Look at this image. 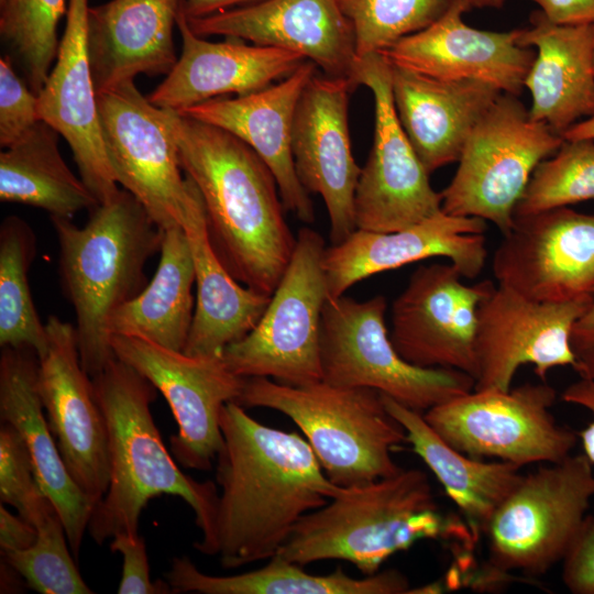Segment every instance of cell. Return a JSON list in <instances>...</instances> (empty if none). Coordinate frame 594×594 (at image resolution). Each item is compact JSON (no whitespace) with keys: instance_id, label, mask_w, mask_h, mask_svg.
I'll return each instance as SVG.
<instances>
[{"instance_id":"6da1fadb","label":"cell","mask_w":594,"mask_h":594,"mask_svg":"<svg viewBox=\"0 0 594 594\" xmlns=\"http://www.w3.org/2000/svg\"><path fill=\"white\" fill-rule=\"evenodd\" d=\"M219 487L210 534L194 543L234 569L276 556L308 513L339 491L299 433L263 425L235 402L220 415Z\"/></svg>"},{"instance_id":"7a4b0ae2","label":"cell","mask_w":594,"mask_h":594,"mask_svg":"<svg viewBox=\"0 0 594 594\" xmlns=\"http://www.w3.org/2000/svg\"><path fill=\"white\" fill-rule=\"evenodd\" d=\"M166 113L217 255L238 282L272 296L296 245L272 170L230 132L177 111Z\"/></svg>"},{"instance_id":"3957f363","label":"cell","mask_w":594,"mask_h":594,"mask_svg":"<svg viewBox=\"0 0 594 594\" xmlns=\"http://www.w3.org/2000/svg\"><path fill=\"white\" fill-rule=\"evenodd\" d=\"M108 431L110 479L94 506L88 534L102 546L119 534L138 535L147 503L160 495L184 499L195 513L202 537L212 528L218 490L212 481L184 474L166 449L151 413L158 392L136 370L117 356L91 377Z\"/></svg>"},{"instance_id":"277c9868","label":"cell","mask_w":594,"mask_h":594,"mask_svg":"<svg viewBox=\"0 0 594 594\" xmlns=\"http://www.w3.org/2000/svg\"><path fill=\"white\" fill-rule=\"evenodd\" d=\"M50 218L59 246L62 288L75 311L80 362L94 377L116 358L110 319L148 283L145 265L160 253L163 230L124 189L89 211L84 227Z\"/></svg>"},{"instance_id":"5b68a950","label":"cell","mask_w":594,"mask_h":594,"mask_svg":"<svg viewBox=\"0 0 594 594\" xmlns=\"http://www.w3.org/2000/svg\"><path fill=\"white\" fill-rule=\"evenodd\" d=\"M454 529L439 513L427 474L402 469L349 487L305 515L276 556L305 566L343 560L372 575L396 552L417 541L449 537Z\"/></svg>"},{"instance_id":"8992f818","label":"cell","mask_w":594,"mask_h":594,"mask_svg":"<svg viewBox=\"0 0 594 594\" xmlns=\"http://www.w3.org/2000/svg\"><path fill=\"white\" fill-rule=\"evenodd\" d=\"M238 404L282 413L302 431L328 479L349 487L396 474L393 458L407 443L381 393L324 381L290 386L266 377L244 378Z\"/></svg>"},{"instance_id":"52a82bcc","label":"cell","mask_w":594,"mask_h":594,"mask_svg":"<svg viewBox=\"0 0 594 594\" xmlns=\"http://www.w3.org/2000/svg\"><path fill=\"white\" fill-rule=\"evenodd\" d=\"M594 498V470L583 453L522 474L490 518L482 578L502 583L536 578L562 562Z\"/></svg>"},{"instance_id":"ba28073f","label":"cell","mask_w":594,"mask_h":594,"mask_svg":"<svg viewBox=\"0 0 594 594\" xmlns=\"http://www.w3.org/2000/svg\"><path fill=\"white\" fill-rule=\"evenodd\" d=\"M382 295L355 300L328 298L321 317L322 381L342 387H366L405 407L426 413L474 389L475 380L451 369L416 366L394 348L385 322Z\"/></svg>"},{"instance_id":"9c48e42d","label":"cell","mask_w":594,"mask_h":594,"mask_svg":"<svg viewBox=\"0 0 594 594\" xmlns=\"http://www.w3.org/2000/svg\"><path fill=\"white\" fill-rule=\"evenodd\" d=\"M563 142L530 118L518 96L502 92L469 135L458 169L441 191L442 211L490 221L507 233L535 168Z\"/></svg>"},{"instance_id":"30bf717a","label":"cell","mask_w":594,"mask_h":594,"mask_svg":"<svg viewBox=\"0 0 594 594\" xmlns=\"http://www.w3.org/2000/svg\"><path fill=\"white\" fill-rule=\"evenodd\" d=\"M323 238L304 227L290 261L256 326L227 346L222 360L238 376L290 386L322 380L320 333L328 299Z\"/></svg>"},{"instance_id":"8fae6325","label":"cell","mask_w":594,"mask_h":594,"mask_svg":"<svg viewBox=\"0 0 594 594\" xmlns=\"http://www.w3.org/2000/svg\"><path fill=\"white\" fill-rule=\"evenodd\" d=\"M557 391L546 381L508 391L473 389L424 413L429 426L470 457L519 466L556 463L571 455L578 432L551 413Z\"/></svg>"},{"instance_id":"7c38bea8","label":"cell","mask_w":594,"mask_h":594,"mask_svg":"<svg viewBox=\"0 0 594 594\" xmlns=\"http://www.w3.org/2000/svg\"><path fill=\"white\" fill-rule=\"evenodd\" d=\"M107 156L119 185L162 229L183 227L199 193L180 166L165 109L134 81L97 96Z\"/></svg>"},{"instance_id":"4fadbf2b","label":"cell","mask_w":594,"mask_h":594,"mask_svg":"<svg viewBox=\"0 0 594 594\" xmlns=\"http://www.w3.org/2000/svg\"><path fill=\"white\" fill-rule=\"evenodd\" d=\"M352 81L374 98V139L354 195L356 229L393 232L442 210L437 193L405 131L393 101L391 65L381 54L358 58Z\"/></svg>"},{"instance_id":"5bb4252c","label":"cell","mask_w":594,"mask_h":594,"mask_svg":"<svg viewBox=\"0 0 594 594\" xmlns=\"http://www.w3.org/2000/svg\"><path fill=\"white\" fill-rule=\"evenodd\" d=\"M114 355L148 380L166 399L177 424L170 437L176 462L191 470H211L223 443L220 415L237 402L244 378L222 358L191 356L138 337L112 336Z\"/></svg>"},{"instance_id":"9a60e30c","label":"cell","mask_w":594,"mask_h":594,"mask_svg":"<svg viewBox=\"0 0 594 594\" xmlns=\"http://www.w3.org/2000/svg\"><path fill=\"white\" fill-rule=\"evenodd\" d=\"M593 298L538 301L493 283L477 307L474 389L508 391L525 364L534 366L540 381L552 369H573L572 327Z\"/></svg>"},{"instance_id":"2e32d148","label":"cell","mask_w":594,"mask_h":594,"mask_svg":"<svg viewBox=\"0 0 594 594\" xmlns=\"http://www.w3.org/2000/svg\"><path fill=\"white\" fill-rule=\"evenodd\" d=\"M452 263L420 265L392 305L391 341L407 362L474 380L477 307L492 280L465 285Z\"/></svg>"},{"instance_id":"e0dca14e","label":"cell","mask_w":594,"mask_h":594,"mask_svg":"<svg viewBox=\"0 0 594 594\" xmlns=\"http://www.w3.org/2000/svg\"><path fill=\"white\" fill-rule=\"evenodd\" d=\"M492 270L497 284L538 301L594 295V215L558 207L515 217Z\"/></svg>"},{"instance_id":"ac0fdd59","label":"cell","mask_w":594,"mask_h":594,"mask_svg":"<svg viewBox=\"0 0 594 594\" xmlns=\"http://www.w3.org/2000/svg\"><path fill=\"white\" fill-rule=\"evenodd\" d=\"M45 326L48 344L38 359L40 398L69 474L95 506L110 479L106 420L80 362L75 327L56 316Z\"/></svg>"},{"instance_id":"d6986e66","label":"cell","mask_w":594,"mask_h":594,"mask_svg":"<svg viewBox=\"0 0 594 594\" xmlns=\"http://www.w3.org/2000/svg\"><path fill=\"white\" fill-rule=\"evenodd\" d=\"M349 78L318 75L306 85L295 113L292 151L304 188L319 195L329 217L332 244L356 230L354 195L361 167L354 161L349 130Z\"/></svg>"},{"instance_id":"ffe728a7","label":"cell","mask_w":594,"mask_h":594,"mask_svg":"<svg viewBox=\"0 0 594 594\" xmlns=\"http://www.w3.org/2000/svg\"><path fill=\"white\" fill-rule=\"evenodd\" d=\"M486 221L440 211L393 232L356 229L326 248L322 266L328 298H336L374 274L429 257H446L465 278L477 277L486 263Z\"/></svg>"},{"instance_id":"44dd1931","label":"cell","mask_w":594,"mask_h":594,"mask_svg":"<svg viewBox=\"0 0 594 594\" xmlns=\"http://www.w3.org/2000/svg\"><path fill=\"white\" fill-rule=\"evenodd\" d=\"M187 22L198 36L237 37L292 51L323 75L352 80L355 37L338 0H262Z\"/></svg>"},{"instance_id":"7402d4cb","label":"cell","mask_w":594,"mask_h":594,"mask_svg":"<svg viewBox=\"0 0 594 594\" xmlns=\"http://www.w3.org/2000/svg\"><path fill=\"white\" fill-rule=\"evenodd\" d=\"M66 25L48 77L38 92L40 119L68 143L79 177L99 204L119 191L101 132L87 45L88 0H69Z\"/></svg>"},{"instance_id":"603a6c76","label":"cell","mask_w":594,"mask_h":594,"mask_svg":"<svg viewBox=\"0 0 594 594\" xmlns=\"http://www.w3.org/2000/svg\"><path fill=\"white\" fill-rule=\"evenodd\" d=\"M468 8L452 1L427 28L381 54L388 63L444 80H477L518 96L536 51L518 43L520 30L495 32L465 24Z\"/></svg>"},{"instance_id":"cb8c5ba5","label":"cell","mask_w":594,"mask_h":594,"mask_svg":"<svg viewBox=\"0 0 594 594\" xmlns=\"http://www.w3.org/2000/svg\"><path fill=\"white\" fill-rule=\"evenodd\" d=\"M316 73L317 66L306 61L264 89L210 99L178 111L223 129L248 144L272 170L285 210L305 223L315 221V207L296 174L292 141L299 98Z\"/></svg>"},{"instance_id":"d4e9b609","label":"cell","mask_w":594,"mask_h":594,"mask_svg":"<svg viewBox=\"0 0 594 594\" xmlns=\"http://www.w3.org/2000/svg\"><path fill=\"white\" fill-rule=\"evenodd\" d=\"M182 53L165 79L150 94L154 106L183 111L228 94L248 95L294 73L307 59L295 52L237 37L211 42L195 34L180 9Z\"/></svg>"},{"instance_id":"484cf974","label":"cell","mask_w":594,"mask_h":594,"mask_svg":"<svg viewBox=\"0 0 594 594\" xmlns=\"http://www.w3.org/2000/svg\"><path fill=\"white\" fill-rule=\"evenodd\" d=\"M183 1L110 0L89 7L87 45L97 95L140 74H169L178 58L173 34Z\"/></svg>"},{"instance_id":"4316f807","label":"cell","mask_w":594,"mask_h":594,"mask_svg":"<svg viewBox=\"0 0 594 594\" xmlns=\"http://www.w3.org/2000/svg\"><path fill=\"white\" fill-rule=\"evenodd\" d=\"M0 419L23 438L35 477L55 506L77 560L94 505L69 474L37 389L38 356L29 348H1Z\"/></svg>"},{"instance_id":"83f0119b","label":"cell","mask_w":594,"mask_h":594,"mask_svg":"<svg viewBox=\"0 0 594 594\" xmlns=\"http://www.w3.org/2000/svg\"><path fill=\"white\" fill-rule=\"evenodd\" d=\"M389 65L399 123L426 170L458 162L473 128L502 91L477 80H444Z\"/></svg>"},{"instance_id":"f1b7e54d","label":"cell","mask_w":594,"mask_h":594,"mask_svg":"<svg viewBox=\"0 0 594 594\" xmlns=\"http://www.w3.org/2000/svg\"><path fill=\"white\" fill-rule=\"evenodd\" d=\"M518 43L536 48L524 84L532 99V120L563 136L594 116L592 24H558L540 10L532 14L531 26L520 30Z\"/></svg>"},{"instance_id":"f546056e","label":"cell","mask_w":594,"mask_h":594,"mask_svg":"<svg viewBox=\"0 0 594 594\" xmlns=\"http://www.w3.org/2000/svg\"><path fill=\"white\" fill-rule=\"evenodd\" d=\"M190 246L197 288L194 318L184 353L221 358L260 321L271 296L238 282L210 242L204 205L198 200L183 226Z\"/></svg>"},{"instance_id":"4dcf8cb0","label":"cell","mask_w":594,"mask_h":594,"mask_svg":"<svg viewBox=\"0 0 594 594\" xmlns=\"http://www.w3.org/2000/svg\"><path fill=\"white\" fill-rule=\"evenodd\" d=\"M382 399L388 413L404 428L411 450L437 477L473 534H484L497 506L522 476L521 466L464 454L448 444L429 426L422 413L385 395Z\"/></svg>"},{"instance_id":"1f68e13d","label":"cell","mask_w":594,"mask_h":594,"mask_svg":"<svg viewBox=\"0 0 594 594\" xmlns=\"http://www.w3.org/2000/svg\"><path fill=\"white\" fill-rule=\"evenodd\" d=\"M194 285V261L184 228L163 230L156 272L135 297L114 311L109 322L111 337H138L183 352L195 311Z\"/></svg>"},{"instance_id":"d6a6232c","label":"cell","mask_w":594,"mask_h":594,"mask_svg":"<svg viewBox=\"0 0 594 594\" xmlns=\"http://www.w3.org/2000/svg\"><path fill=\"white\" fill-rule=\"evenodd\" d=\"M173 593L200 594H411L409 581L397 570L356 579L341 566L314 575L304 566L274 556L256 570L234 575H209L187 557H175L165 574Z\"/></svg>"},{"instance_id":"836d02e7","label":"cell","mask_w":594,"mask_h":594,"mask_svg":"<svg viewBox=\"0 0 594 594\" xmlns=\"http://www.w3.org/2000/svg\"><path fill=\"white\" fill-rule=\"evenodd\" d=\"M58 133L37 122L0 154V200L45 210L50 217L72 219L99 205L80 177L63 160Z\"/></svg>"},{"instance_id":"e575fe53","label":"cell","mask_w":594,"mask_h":594,"mask_svg":"<svg viewBox=\"0 0 594 594\" xmlns=\"http://www.w3.org/2000/svg\"><path fill=\"white\" fill-rule=\"evenodd\" d=\"M32 228L9 216L0 226V345L47 351V331L30 290L28 273L36 252Z\"/></svg>"},{"instance_id":"d590c367","label":"cell","mask_w":594,"mask_h":594,"mask_svg":"<svg viewBox=\"0 0 594 594\" xmlns=\"http://www.w3.org/2000/svg\"><path fill=\"white\" fill-rule=\"evenodd\" d=\"M66 0H0V34L23 64L28 85L38 95L55 63L58 24Z\"/></svg>"},{"instance_id":"8d00e7d4","label":"cell","mask_w":594,"mask_h":594,"mask_svg":"<svg viewBox=\"0 0 594 594\" xmlns=\"http://www.w3.org/2000/svg\"><path fill=\"white\" fill-rule=\"evenodd\" d=\"M594 199V140L561 144L535 168L515 208V217Z\"/></svg>"},{"instance_id":"74e56055","label":"cell","mask_w":594,"mask_h":594,"mask_svg":"<svg viewBox=\"0 0 594 594\" xmlns=\"http://www.w3.org/2000/svg\"><path fill=\"white\" fill-rule=\"evenodd\" d=\"M35 542L23 550L1 551V558L41 594H91L69 553L64 524L53 506L34 525Z\"/></svg>"},{"instance_id":"f35d334b","label":"cell","mask_w":594,"mask_h":594,"mask_svg":"<svg viewBox=\"0 0 594 594\" xmlns=\"http://www.w3.org/2000/svg\"><path fill=\"white\" fill-rule=\"evenodd\" d=\"M350 20L358 58L382 53L436 21L452 0H338Z\"/></svg>"},{"instance_id":"ab89813d","label":"cell","mask_w":594,"mask_h":594,"mask_svg":"<svg viewBox=\"0 0 594 594\" xmlns=\"http://www.w3.org/2000/svg\"><path fill=\"white\" fill-rule=\"evenodd\" d=\"M0 501L34 526L53 506L35 477L32 458L19 431L8 422L0 427Z\"/></svg>"},{"instance_id":"60d3db41","label":"cell","mask_w":594,"mask_h":594,"mask_svg":"<svg viewBox=\"0 0 594 594\" xmlns=\"http://www.w3.org/2000/svg\"><path fill=\"white\" fill-rule=\"evenodd\" d=\"M42 121L38 96L18 76L9 56L0 59V145L11 146Z\"/></svg>"},{"instance_id":"b9f144b4","label":"cell","mask_w":594,"mask_h":594,"mask_svg":"<svg viewBox=\"0 0 594 594\" xmlns=\"http://www.w3.org/2000/svg\"><path fill=\"white\" fill-rule=\"evenodd\" d=\"M110 549L112 552L121 553L123 558L122 576L118 586L119 594L173 593L166 581H156L155 583L151 581L145 541L139 534L114 536L110 541Z\"/></svg>"},{"instance_id":"7bdbcfd3","label":"cell","mask_w":594,"mask_h":594,"mask_svg":"<svg viewBox=\"0 0 594 594\" xmlns=\"http://www.w3.org/2000/svg\"><path fill=\"white\" fill-rule=\"evenodd\" d=\"M562 581L573 594H594V516H587L562 560Z\"/></svg>"},{"instance_id":"ee69618b","label":"cell","mask_w":594,"mask_h":594,"mask_svg":"<svg viewBox=\"0 0 594 594\" xmlns=\"http://www.w3.org/2000/svg\"><path fill=\"white\" fill-rule=\"evenodd\" d=\"M570 344L575 358L573 370L580 378L594 380V298L574 322Z\"/></svg>"},{"instance_id":"f6af8a7d","label":"cell","mask_w":594,"mask_h":594,"mask_svg":"<svg viewBox=\"0 0 594 594\" xmlns=\"http://www.w3.org/2000/svg\"><path fill=\"white\" fill-rule=\"evenodd\" d=\"M561 399L568 404L581 406L592 414V420L585 428L578 431L582 453L594 466V380L580 378L570 384L561 394Z\"/></svg>"},{"instance_id":"bcb514c9","label":"cell","mask_w":594,"mask_h":594,"mask_svg":"<svg viewBox=\"0 0 594 594\" xmlns=\"http://www.w3.org/2000/svg\"><path fill=\"white\" fill-rule=\"evenodd\" d=\"M540 10L558 24H594V0H538Z\"/></svg>"},{"instance_id":"7dc6e473","label":"cell","mask_w":594,"mask_h":594,"mask_svg":"<svg viewBox=\"0 0 594 594\" xmlns=\"http://www.w3.org/2000/svg\"><path fill=\"white\" fill-rule=\"evenodd\" d=\"M36 528L29 521L11 514L4 504L0 503V550H23L30 548L36 540Z\"/></svg>"},{"instance_id":"c3c4849f","label":"cell","mask_w":594,"mask_h":594,"mask_svg":"<svg viewBox=\"0 0 594 594\" xmlns=\"http://www.w3.org/2000/svg\"><path fill=\"white\" fill-rule=\"evenodd\" d=\"M258 1L262 0H184L182 9L187 18H201Z\"/></svg>"},{"instance_id":"681fc988","label":"cell","mask_w":594,"mask_h":594,"mask_svg":"<svg viewBox=\"0 0 594 594\" xmlns=\"http://www.w3.org/2000/svg\"><path fill=\"white\" fill-rule=\"evenodd\" d=\"M563 139L568 141L594 140V116L572 125L564 132Z\"/></svg>"},{"instance_id":"f907efd6","label":"cell","mask_w":594,"mask_h":594,"mask_svg":"<svg viewBox=\"0 0 594 594\" xmlns=\"http://www.w3.org/2000/svg\"><path fill=\"white\" fill-rule=\"evenodd\" d=\"M460 1L468 10L471 8L501 7L505 0H452Z\"/></svg>"},{"instance_id":"816d5d0a","label":"cell","mask_w":594,"mask_h":594,"mask_svg":"<svg viewBox=\"0 0 594 594\" xmlns=\"http://www.w3.org/2000/svg\"><path fill=\"white\" fill-rule=\"evenodd\" d=\"M593 28V55H594V24H592Z\"/></svg>"},{"instance_id":"f5cc1de1","label":"cell","mask_w":594,"mask_h":594,"mask_svg":"<svg viewBox=\"0 0 594 594\" xmlns=\"http://www.w3.org/2000/svg\"><path fill=\"white\" fill-rule=\"evenodd\" d=\"M532 1L537 2L538 0H532Z\"/></svg>"}]
</instances>
